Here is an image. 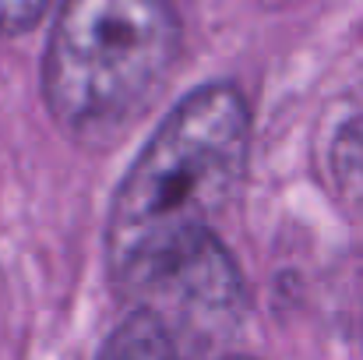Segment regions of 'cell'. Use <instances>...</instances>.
Returning <instances> with one entry per match:
<instances>
[{"mask_svg": "<svg viewBox=\"0 0 363 360\" xmlns=\"http://www.w3.org/2000/svg\"><path fill=\"white\" fill-rule=\"evenodd\" d=\"M250 148V110L237 85L187 92L155 127L121 180L106 265L123 293L138 297L166 265L216 237V216L233 202Z\"/></svg>", "mask_w": 363, "mask_h": 360, "instance_id": "obj_1", "label": "cell"}, {"mask_svg": "<svg viewBox=\"0 0 363 360\" xmlns=\"http://www.w3.org/2000/svg\"><path fill=\"white\" fill-rule=\"evenodd\" d=\"M180 53L173 0H64L43 57V96L57 127L110 148L162 89Z\"/></svg>", "mask_w": 363, "mask_h": 360, "instance_id": "obj_2", "label": "cell"}, {"mask_svg": "<svg viewBox=\"0 0 363 360\" xmlns=\"http://www.w3.org/2000/svg\"><path fill=\"white\" fill-rule=\"evenodd\" d=\"M99 360H180L177 332L155 311L138 307L110 332Z\"/></svg>", "mask_w": 363, "mask_h": 360, "instance_id": "obj_3", "label": "cell"}, {"mask_svg": "<svg viewBox=\"0 0 363 360\" xmlns=\"http://www.w3.org/2000/svg\"><path fill=\"white\" fill-rule=\"evenodd\" d=\"M332 173L342 202L363 216V117L350 120L332 145Z\"/></svg>", "mask_w": 363, "mask_h": 360, "instance_id": "obj_4", "label": "cell"}, {"mask_svg": "<svg viewBox=\"0 0 363 360\" xmlns=\"http://www.w3.org/2000/svg\"><path fill=\"white\" fill-rule=\"evenodd\" d=\"M46 7H50V0H0V36L28 32L43 18Z\"/></svg>", "mask_w": 363, "mask_h": 360, "instance_id": "obj_5", "label": "cell"}, {"mask_svg": "<svg viewBox=\"0 0 363 360\" xmlns=\"http://www.w3.org/2000/svg\"><path fill=\"white\" fill-rule=\"evenodd\" d=\"M233 360H247V357H233Z\"/></svg>", "mask_w": 363, "mask_h": 360, "instance_id": "obj_6", "label": "cell"}]
</instances>
